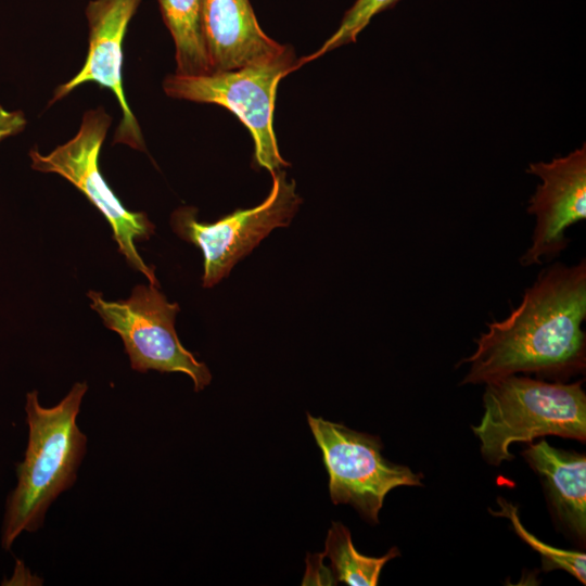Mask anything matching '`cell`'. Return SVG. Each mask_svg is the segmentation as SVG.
<instances>
[{
	"label": "cell",
	"instance_id": "6da1fadb",
	"mask_svg": "<svg viewBox=\"0 0 586 586\" xmlns=\"http://www.w3.org/2000/svg\"><path fill=\"white\" fill-rule=\"evenodd\" d=\"M586 260L555 264L527 288L518 307L487 323L476 348L457 366L469 365L463 384H486L534 373L566 381L586 368Z\"/></svg>",
	"mask_w": 586,
	"mask_h": 586
},
{
	"label": "cell",
	"instance_id": "7a4b0ae2",
	"mask_svg": "<svg viewBox=\"0 0 586 586\" xmlns=\"http://www.w3.org/2000/svg\"><path fill=\"white\" fill-rule=\"evenodd\" d=\"M87 390L86 382H77L50 408L40 405L37 391L27 393L28 444L23 462L17 464V485L7 501L4 549H10L22 532L39 530L53 500L74 485L87 447V437L76 422Z\"/></svg>",
	"mask_w": 586,
	"mask_h": 586
},
{
	"label": "cell",
	"instance_id": "3957f363",
	"mask_svg": "<svg viewBox=\"0 0 586 586\" xmlns=\"http://www.w3.org/2000/svg\"><path fill=\"white\" fill-rule=\"evenodd\" d=\"M484 412L472 425L481 454L492 466L512 461L509 447L542 436L586 441V394L583 381L546 382L509 375L485 384Z\"/></svg>",
	"mask_w": 586,
	"mask_h": 586
},
{
	"label": "cell",
	"instance_id": "277c9868",
	"mask_svg": "<svg viewBox=\"0 0 586 586\" xmlns=\"http://www.w3.org/2000/svg\"><path fill=\"white\" fill-rule=\"evenodd\" d=\"M300 68L292 47L259 63L238 69L202 75H168L165 93L174 99L212 103L232 112L249 129L255 162L270 174L290 164L281 156L273 130V110L279 81Z\"/></svg>",
	"mask_w": 586,
	"mask_h": 586
},
{
	"label": "cell",
	"instance_id": "5b68a950",
	"mask_svg": "<svg viewBox=\"0 0 586 586\" xmlns=\"http://www.w3.org/2000/svg\"><path fill=\"white\" fill-rule=\"evenodd\" d=\"M112 117L103 107L88 110L78 132L49 154L30 150L31 168L54 173L76 187L110 224L118 252L149 284L160 286L154 268L139 255L136 242L149 240L155 227L145 213L128 211L112 191L99 168V156Z\"/></svg>",
	"mask_w": 586,
	"mask_h": 586
},
{
	"label": "cell",
	"instance_id": "8992f818",
	"mask_svg": "<svg viewBox=\"0 0 586 586\" xmlns=\"http://www.w3.org/2000/svg\"><path fill=\"white\" fill-rule=\"evenodd\" d=\"M87 295L104 326L122 337L133 370L184 373L191 378L195 392L211 383L207 366L178 339L175 320L179 305L168 302L158 286L138 284L128 298L120 301H106L97 291Z\"/></svg>",
	"mask_w": 586,
	"mask_h": 586
},
{
	"label": "cell",
	"instance_id": "52a82bcc",
	"mask_svg": "<svg viewBox=\"0 0 586 586\" xmlns=\"http://www.w3.org/2000/svg\"><path fill=\"white\" fill-rule=\"evenodd\" d=\"M307 422L321 450L334 505L353 506L377 524L385 496L399 486H423L421 473L382 456L379 436L307 413Z\"/></svg>",
	"mask_w": 586,
	"mask_h": 586
},
{
	"label": "cell",
	"instance_id": "ba28073f",
	"mask_svg": "<svg viewBox=\"0 0 586 586\" xmlns=\"http://www.w3.org/2000/svg\"><path fill=\"white\" fill-rule=\"evenodd\" d=\"M272 186L258 205L235 212L208 224L196 218L192 206L177 208L170 216L174 232L199 247L203 254L202 285L212 288L227 278L234 265L247 256L269 233L292 221L302 203L295 182L284 171L271 174Z\"/></svg>",
	"mask_w": 586,
	"mask_h": 586
},
{
	"label": "cell",
	"instance_id": "9c48e42d",
	"mask_svg": "<svg viewBox=\"0 0 586 586\" xmlns=\"http://www.w3.org/2000/svg\"><path fill=\"white\" fill-rule=\"evenodd\" d=\"M141 0H91L86 8L89 46L81 69L67 82L60 85L50 104L63 99L82 84L95 82L116 97L123 116L113 143L145 151L139 124L126 100L123 80V40Z\"/></svg>",
	"mask_w": 586,
	"mask_h": 586
},
{
	"label": "cell",
	"instance_id": "30bf717a",
	"mask_svg": "<svg viewBox=\"0 0 586 586\" xmlns=\"http://www.w3.org/2000/svg\"><path fill=\"white\" fill-rule=\"evenodd\" d=\"M527 173L542 183L528 201L536 224L532 244L520 258L523 267L559 255L570 242L568 228L586 218V144L548 163H532Z\"/></svg>",
	"mask_w": 586,
	"mask_h": 586
},
{
	"label": "cell",
	"instance_id": "8fae6325",
	"mask_svg": "<svg viewBox=\"0 0 586 586\" xmlns=\"http://www.w3.org/2000/svg\"><path fill=\"white\" fill-rule=\"evenodd\" d=\"M202 29L211 73L269 60L288 47L264 33L250 0H202Z\"/></svg>",
	"mask_w": 586,
	"mask_h": 586
},
{
	"label": "cell",
	"instance_id": "7c38bea8",
	"mask_svg": "<svg viewBox=\"0 0 586 586\" xmlns=\"http://www.w3.org/2000/svg\"><path fill=\"white\" fill-rule=\"evenodd\" d=\"M524 460L540 477L548 509L559 530L575 544L586 542V457L551 446L530 443Z\"/></svg>",
	"mask_w": 586,
	"mask_h": 586
},
{
	"label": "cell",
	"instance_id": "4fadbf2b",
	"mask_svg": "<svg viewBox=\"0 0 586 586\" xmlns=\"http://www.w3.org/2000/svg\"><path fill=\"white\" fill-rule=\"evenodd\" d=\"M175 43L177 74L211 73L202 29V0H158Z\"/></svg>",
	"mask_w": 586,
	"mask_h": 586
},
{
	"label": "cell",
	"instance_id": "5bb4252c",
	"mask_svg": "<svg viewBox=\"0 0 586 586\" xmlns=\"http://www.w3.org/2000/svg\"><path fill=\"white\" fill-rule=\"evenodd\" d=\"M331 561L335 581L349 586H375L383 566L400 555L392 547L382 557L359 553L353 545L349 530L341 522H332L322 553Z\"/></svg>",
	"mask_w": 586,
	"mask_h": 586
},
{
	"label": "cell",
	"instance_id": "9a60e30c",
	"mask_svg": "<svg viewBox=\"0 0 586 586\" xmlns=\"http://www.w3.org/2000/svg\"><path fill=\"white\" fill-rule=\"evenodd\" d=\"M500 510L491 513L496 517H504L510 520L515 534L526 543L532 549L540 555L542 566L545 572L552 570H564L582 584L586 583V555L581 551L565 550L552 547L543 543L530 533L520 521L518 507L507 501L502 497L497 498Z\"/></svg>",
	"mask_w": 586,
	"mask_h": 586
},
{
	"label": "cell",
	"instance_id": "2e32d148",
	"mask_svg": "<svg viewBox=\"0 0 586 586\" xmlns=\"http://www.w3.org/2000/svg\"><path fill=\"white\" fill-rule=\"evenodd\" d=\"M399 0H356L345 12L340 26L313 54L298 60L300 67L341 46L356 41L357 36L379 13L395 5Z\"/></svg>",
	"mask_w": 586,
	"mask_h": 586
},
{
	"label": "cell",
	"instance_id": "e0dca14e",
	"mask_svg": "<svg viewBox=\"0 0 586 586\" xmlns=\"http://www.w3.org/2000/svg\"><path fill=\"white\" fill-rule=\"evenodd\" d=\"M25 126L26 118L22 111H8L0 106V142L20 133Z\"/></svg>",
	"mask_w": 586,
	"mask_h": 586
}]
</instances>
